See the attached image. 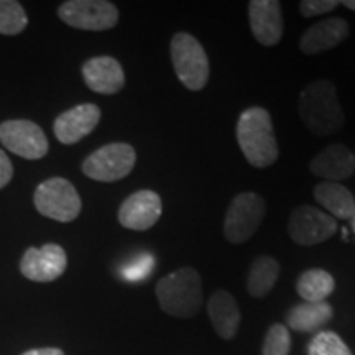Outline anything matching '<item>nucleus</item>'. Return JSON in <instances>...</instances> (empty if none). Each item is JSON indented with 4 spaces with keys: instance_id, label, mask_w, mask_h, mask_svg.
I'll return each mask as SVG.
<instances>
[{
    "instance_id": "obj_12",
    "label": "nucleus",
    "mask_w": 355,
    "mask_h": 355,
    "mask_svg": "<svg viewBox=\"0 0 355 355\" xmlns=\"http://www.w3.org/2000/svg\"><path fill=\"white\" fill-rule=\"evenodd\" d=\"M163 212L162 198L155 191L141 189L128 196L119 209V222L130 230H148Z\"/></svg>"
},
{
    "instance_id": "obj_21",
    "label": "nucleus",
    "mask_w": 355,
    "mask_h": 355,
    "mask_svg": "<svg viewBox=\"0 0 355 355\" xmlns=\"http://www.w3.org/2000/svg\"><path fill=\"white\" fill-rule=\"evenodd\" d=\"M279 277V263L273 257L261 255L250 266L247 277V290L254 298H263L273 290Z\"/></svg>"
},
{
    "instance_id": "obj_19",
    "label": "nucleus",
    "mask_w": 355,
    "mask_h": 355,
    "mask_svg": "<svg viewBox=\"0 0 355 355\" xmlns=\"http://www.w3.org/2000/svg\"><path fill=\"white\" fill-rule=\"evenodd\" d=\"M314 199L337 219H350L355 211L352 193L345 186L332 181H322L314 186Z\"/></svg>"
},
{
    "instance_id": "obj_18",
    "label": "nucleus",
    "mask_w": 355,
    "mask_h": 355,
    "mask_svg": "<svg viewBox=\"0 0 355 355\" xmlns=\"http://www.w3.org/2000/svg\"><path fill=\"white\" fill-rule=\"evenodd\" d=\"M207 313L217 334L225 340L234 339L242 319L241 309L235 303L234 296L224 290L212 293L207 303Z\"/></svg>"
},
{
    "instance_id": "obj_16",
    "label": "nucleus",
    "mask_w": 355,
    "mask_h": 355,
    "mask_svg": "<svg viewBox=\"0 0 355 355\" xmlns=\"http://www.w3.org/2000/svg\"><path fill=\"white\" fill-rule=\"evenodd\" d=\"M349 37L347 21L340 17L326 19L311 25L300 40V48L304 55H319L332 50Z\"/></svg>"
},
{
    "instance_id": "obj_4",
    "label": "nucleus",
    "mask_w": 355,
    "mask_h": 355,
    "mask_svg": "<svg viewBox=\"0 0 355 355\" xmlns=\"http://www.w3.org/2000/svg\"><path fill=\"white\" fill-rule=\"evenodd\" d=\"M171 63L178 79L189 91H202L209 81V58L193 35L180 32L170 43Z\"/></svg>"
},
{
    "instance_id": "obj_7",
    "label": "nucleus",
    "mask_w": 355,
    "mask_h": 355,
    "mask_svg": "<svg viewBox=\"0 0 355 355\" xmlns=\"http://www.w3.org/2000/svg\"><path fill=\"white\" fill-rule=\"evenodd\" d=\"M266 204L257 193H241L230 202L224 222V235L230 243H243L254 237L265 217Z\"/></svg>"
},
{
    "instance_id": "obj_29",
    "label": "nucleus",
    "mask_w": 355,
    "mask_h": 355,
    "mask_svg": "<svg viewBox=\"0 0 355 355\" xmlns=\"http://www.w3.org/2000/svg\"><path fill=\"white\" fill-rule=\"evenodd\" d=\"M21 355H64V352L61 349H56V347H44V349L26 350V352Z\"/></svg>"
},
{
    "instance_id": "obj_14",
    "label": "nucleus",
    "mask_w": 355,
    "mask_h": 355,
    "mask_svg": "<svg viewBox=\"0 0 355 355\" xmlns=\"http://www.w3.org/2000/svg\"><path fill=\"white\" fill-rule=\"evenodd\" d=\"M101 121V109L96 104H81L66 110L55 121L56 139L64 145L78 144L87 137Z\"/></svg>"
},
{
    "instance_id": "obj_8",
    "label": "nucleus",
    "mask_w": 355,
    "mask_h": 355,
    "mask_svg": "<svg viewBox=\"0 0 355 355\" xmlns=\"http://www.w3.org/2000/svg\"><path fill=\"white\" fill-rule=\"evenodd\" d=\"M58 15L66 25L89 32H102L117 25L119 10L105 0H69L61 3Z\"/></svg>"
},
{
    "instance_id": "obj_13",
    "label": "nucleus",
    "mask_w": 355,
    "mask_h": 355,
    "mask_svg": "<svg viewBox=\"0 0 355 355\" xmlns=\"http://www.w3.org/2000/svg\"><path fill=\"white\" fill-rule=\"evenodd\" d=\"M248 21L257 42L263 46H275L283 37L282 6L277 0H252Z\"/></svg>"
},
{
    "instance_id": "obj_9",
    "label": "nucleus",
    "mask_w": 355,
    "mask_h": 355,
    "mask_svg": "<svg viewBox=\"0 0 355 355\" xmlns=\"http://www.w3.org/2000/svg\"><path fill=\"white\" fill-rule=\"evenodd\" d=\"M336 230L337 222L334 217L308 204L296 207L288 220V234L293 242L306 247L326 242L336 234Z\"/></svg>"
},
{
    "instance_id": "obj_30",
    "label": "nucleus",
    "mask_w": 355,
    "mask_h": 355,
    "mask_svg": "<svg viewBox=\"0 0 355 355\" xmlns=\"http://www.w3.org/2000/svg\"><path fill=\"white\" fill-rule=\"evenodd\" d=\"M340 3L347 7L349 10H354L355 12V0H344V2H340Z\"/></svg>"
},
{
    "instance_id": "obj_11",
    "label": "nucleus",
    "mask_w": 355,
    "mask_h": 355,
    "mask_svg": "<svg viewBox=\"0 0 355 355\" xmlns=\"http://www.w3.org/2000/svg\"><path fill=\"white\" fill-rule=\"evenodd\" d=\"M68 266V257L63 247L46 243L43 247H30L21 257L20 272L25 278L37 283H50L60 278Z\"/></svg>"
},
{
    "instance_id": "obj_17",
    "label": "nucleus",
    "mask_w": 355,
    "mask_h": 355,
    "mask_svg": "<svg viewBox=\"0 0 355 355\" xmlns=\"http://www.w3.org/2000/svg\"><path fill=\"white\" fill-rule=\"evenodd\" d=\"M309 168L313 175L337 183L355 173V155L343 144H332L313 158Z\"/></svg>"
},
{
    "instance_id": "obj_10",
    "label": "nucleus",
    "mask_w": 355,
    "mask_h": 355,
    "mask_svg": "<svg viewBox=\"0 0 355 355\" xmlns=\"http://www.w3.org/2000/svg\"><path fill=\"white\" fill-rule=\"evenodd\" d=\"M0 141L7 150L26 159H40L48 153V139L32 121L0 123Z\"/></svg>"
},
{
    "instance_id": "obj_31",
    "label": "nucleus",
    "mask_w": 355,
    "mask_h": 355,
    "mask_svg": "<svg viewBox=\"0 0 355 355\" xmlns=\"http://www.w3.org/2000/svg\"><path fill=\"white\" fill-rule=\"evenodd\" d=\"M350 224H352V229H354V232H355V211H354L352 217H350Z\"/></svg>"
},
{
    "instance_id": "obj_1",
    "label": "nucleus",
    "mask_w": 355,
    "mask_h": 355,
    "mask_svg": "<svg viewBox=\"0 0 355 355\" xmlns=\"http://www.w3.org/2000/svg\"><path fill=\"white\" fill-rule=\"evenodd\" d=\"M300 117L311 133L334 135L344 125V112L336 86L326 79L311 83L300 94Z\"/></svg>"
},
{
    "instance_id": "obj_15",
    "label": "nucleus",
    "mask_w": 355,
    "mask_h": 355,
    "mask_svg": "<svg viewBox=\"0 0 355 355\" xmlns=\"http://www.w3.org/2000/svg\"><path fill=\"white\" fill-rule=\"evenodd\" d=\"M86 86L97 94H117L125 84V74L121 63L112 56H97L83 64Z\"/></svg>"
},
{
    "instance_id": "obj_2",
    "label": "nucleus",
    "mask_w": 355,
    "mask_h": 355,
    "mask_svg": "<svg viewBox=\"0 0 355 355\" xmlns=\"http://www.w3.org/2000/svg\"><path fill=\"white\" fill-rule=\"evenodd\" d=\"M237 144L243 157L255 168L272 166L278 159V144L268 110L250 107L241 114L237 122Z\"/></svg>"
},
{
    "instance_id": "obj_23",
    "label": "nucleus",
    "mask_w": 355,
    "mask_h": 355,
    "mask_svg": "<svg viewBox=\"0 0 355 355\" xmlns=\"http://www.w3.org/2000/svg\"><path fill=\"white\" fill-rule=\"evenodd\" d=\"M28 25L24 7L15 0H0V33L19 35Z\"/></svg>"
},
{
    "instance_id": "obj_25",
    "label": "nucleus",
    "mask_w": 355,
    "mask_h": 355,
    "mask_svg": "<svg viewBox=\"0 0 355 355\" xmlns=\"http://www.w3.org/2000/svg\"><path fill=\"white\" fill-rule=\"evenodd\" d=\"M291 349L290 331L283 324H273L266 332L261 355H288Z\"/></svg>"
},
{
    "instance_id": "obj_26",
    "label": "nucleus",
    "mask_w": 355,
    "mask_h": 355,
    "mask_svg": "<svg viewBox=\"0 0 355 355\" xmlns=\"http://www.w3.org/2000/svg\"><path fill=\"white\" fill-rule=\"evenodd\" d=\"M153 266H155V259L150 254H141L135 259L127 261L125 265L122 266L121 275L123 279L132 283H139L144 282L145 278H148L150 275L153 272Z\"/></svg>"
},
{
    "instance_id": "obj_22",
    "label": "nucleus",
    "mask_w": 355,
    "mask_h": 355,
    "mask_svg": "<svg viewBox=\"0 0 355 355\" xmlns=\"http://www.w3.org/2000/svg\"><path fill=\"white\" fill-rule=\"evenodd\" d=\"M336 288V282L331 273L326 270L313 268L304 272L298 278L296 283V290L298 295L303 298L306 303H319V301H326L327 296L332 295Z\"/></svg>"
},
{
    "instance_id": "obj_20",
    "label": "nucleus",
    "mask_w": 355,
    "mask_h": 355,
    "mask_svg": "<svg viewBox=\"0 0 355 355\" xmlns=\"http://www.w3.org/2000/svg\"><path fill=\"white\" fill-rule=\"evenodd\" d=\"M334 316L332 306L327 301L319 303H301L293 306L286 314V322L293 331L298 332H314L324 324H327Z\"/></svg>"
},
{
    "instance_id": "obj_5",
    "label": "nucleus",
    "mask_w": 355,
    "mask_h": 355,
    "mask_svg": "<svg viewBox=\"0 0 355 355\" xmlns=\"http://www.w3.org/2000/svg\"><path fill=\"white\" fill-rule=\"evenodd\" d=\"M35 207L40 214L58 222H73L83 209L81 198L64 178H50L35 191Z\"/></svg>"
},
{
    "instance_id": "obj_3",
    "label": "nucleus",
    "mask_w": 355,
    "mask_h": 355,
    "mask_svg": "<svg viewBox=\"0 0 355 355\" xmlns=\"http://www.w3.org/2000/svg\"><path fill=\"white\" fill-rule=\"evenodd\" d=\"M157 298L170 316L193 318L202 303L201 277L191 266L176 270L157 283Z\"/></svg>"
},
{
    "instance_id": "obj_24",
    "label": "nucleus",
    "mask_w": 355,
    "mask_h": 355,
    "mask_svg": "<svg viewBox=\"0 0 355 355\" xmlns=\"http://www.w3.org/2000/svg\"><path fill=\"white\" fill-rule=\"evenodd\" d=\"M308 355H352V352L336 332L321 331L311 339Z\"/></svg>"
},
{
    "instance_id": "obj_28",
    "label": "nucleus",
    "mask_w": 355,
    "mask_h": 355,
    "mask_svg": "<svg viewBox=\"0 0 355 355\" xmlns=\"http://www.w3.org/2000/svg\"><path fill=\"white\" fill-rule=\"evenodd\" d=\"M13 176V166L10 158L7 157L6 152L0 150V189L6 188V186L10 183Z\"/></svg>"
},
{
    "instance_id": "obj_27",
    "label": "nucleus",
    "mask_w": 355,
    "mask_h": 355,
    "mask_svg": "<svg viewBox=\"0 0 355 355\" xmlns=\"http://www.w3.org/2000/svg\"><path fill=\"white\" fill-rule=\"evenodd\" d=\"M339 6L340 2H337V0H303L300 3V12L306 19H313V17L336 10Z\"/></svg>"
},
{
    "instance_id": "obj_6",
    "label": "nucleus",
    "mask_w": 355,
    "mask_h": 355,
    "mask_svg": "<svg viewBox=\"0 0 355 355\" xmlns=\"http://www.w3.org/2000/svg\"><path fill=\"white\" fill-rule=\"evenodd\" d=\"M137 162V153L128 144H109L101 146L84 159L83 173L101 183H114L130 175Z\"/></svg>"
}]
</instances>
